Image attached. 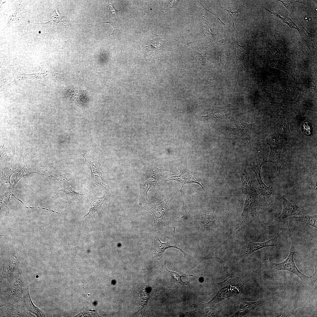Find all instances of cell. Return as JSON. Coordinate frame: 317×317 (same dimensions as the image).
I'll return each mask as SVG.
<instances>
[{"mask_svg": "<svg viewBox=\"0 0 317 317\" xmlns=\"http://www.w3.org/2000/svg\"><path fill=\"white\" fill-rule=\"evenodd\" d=\"M219 289L215 297L208 302L201 304L203 308L214 306L217 302L230 297L240 295L242 292L244 284L240 278L231 276L218 284Z\"/></svg>", "mask_w": 317, "mask_h": 317, "instance_id": "6da1fadb", "label": "cell"}, {"mask_svg": "<svg viewBox=\"0 0 317 317\" xmlns=\"http://www.w3.org/2000/svg\"><path fill=\"white\" fill-rule=\"evenodd\" d=\"M291 245L289 254L286 259L280 263L271 262L272 269L274 271L285 270L291 272L296 275L301 279L304 287L307 289L312 287L317 279V271L313 275L308 276L301 272L295 265L294 260V255L296 253L294 250L291 235Z\"/></svg>", "mask_w": 317, "mask_h": 317, "instance_id": "7a4b0ae2", "label": "cell"}, {"mask_svg": "<svg viewBox=\"0 0 317 317\" xmlns=\"http://www.w3.org/2000/svg\"><path fill=\"white\" fill-rule=\"evenodd\" d=\"M278 235L262 243H255L250 241H238L241 249V255L243 257L249 256L254 252L266 247L274 246L277 247Z\"/></svg>", "mask_w": 317, "mask_h": 317, "instance_id": "3957f363", "label": "cell"}, {"mask_svg": "<svg viewBox=\"0 0 317 317\" xmlns=\"http://www.w3.org/2000/svg\"><path fill=\"white\" fill-rule=\"evenodd\" d=\"M267 162L263 158H259L257 159L253 162L252 165L253 171H254L257 181L262 194L272 202L271 195L272 193L271 188L267 186L262 182L261 176V169L263 164Z\"/></svg>", "mask_w": 317, "mask_h": 317, "instance_id": "277c9868", "label": "cell"}, {"mask_svg": "<svg viewBox=\"0 0 317 317\" xmlns=\"http://www.w3.org/2000/svg\"><path fill=\"white\" fill-rule=\"evenodd\" d=\"M283 204L282 213L277 220L282 221L287 217L295 215H304V212L294 203L287 200L283 196L280 197Z\"/></svg>", "mask_w": 317, "mask_h": 317, "instance_id": "5b68a950", "label": "cell"}, {"mask_svg": "<svg viewBox=\"0 0 317 317\" xmlns=\"http://www.w3.org/2000/svg\"><path fill=\"white\" fill-rule=\"evenodd\" d=\"M83 156L85 158L89 168L90 170L92 179L95 183L99 184L100 183L99 178L102 176L100 170V164L99 162V157L85 154Z\"/></svg>", "mask_w": 317, "mask_h": 317, "instance_id": "8992f818", "label": "cell"}, {"mask_svg": "<svg viewBox=\"0 0 317 317\" xmlns=\"http://www.w3.org/2000/svg\"><path fill=\"white\" fill-rule=\"evenodd\" d=\"M264 303V301L262 300L252 302H247L242 300L240 302L239 309L232 316H242L254 310Z\"/></svg>", "mask_w": 317, "mask_h": 317, "instance_id": "52a82bcc", "label": "cell"}, {"mask_svg": "<svg viewBox=\"0 0 317 317\" xmlns=\"http://www.w3.org/2000/svg\"><path fill=\"white\" fill-rule=\"evenodd\" d=\"M171 180H175L181 183L182 186L179 191L181 193L182 200H183L182 194V188L183 185L186 184L192 183H198L200 185L204 191L203 186L198 181L195 179L192 176L189 174L183 173L178 176H172L169 177L166 181H167Z\"/></svg>", "mask_w": 317, "mask_h": 317, "instance_id": "ba28073f", "label": "cell"}, {"mask_svg": "<svg viewBox=\"0 0 317 317\" xmlns=\"http://www.w3.org/2000/svg\"><path fill=\"white\" fill-rule=\"evenodd\" d=\"M24 301L28 310L37 316H45L44 314L33 303L30 298L28 288L24 289L23 291Z\"/></svg>", "mask_w": 317, "mask_h": 317, "instance_id": "9c48e42d", "label": "cell"}, {"mask_svg": "<svg viewBox=\"0 0 317 317\" xmlns=\"http://www.w3.org/2000/svg\"><path fill=\"white\" fill-rule=\"evenodd\" d=\"M20 274L16 278L14 284L10 289L8 293L9 296L11 298L20 297L23 292L22 283L21 279Z\"/></svg>", "mask_w": 317, "mask_h": 317, "instance_id": "30bf717a", "label": "cell"}, {"mask_svg": "<svg viewBox=\"0 0 317 317\" xmlns=\"http://www.w3.org/2000/svg\"><path fill=\"white\" fill-rule=\"evenodd\" d=\"M18 250H17L16 252L14 251L11 260L4 269L3 275L8 279H10L13 275L14 271L18 260Z\"/></svg>", "mask_w": 317, "mask_h": 317, "instance_id": "8fae6325", "label": "cell"}, {"mask_svg": "<svg viewBox=\"0 0 317 317\" xmlns=\"http://www.w3.org/2000/svg\"><path fill=\"white\" fill-rule=\"evenodd\" d=\"M33 173H37L40 175L43 174L37 168L34 166L29 167L23 166L18 172L16 173V177L14 179V182L13 185L15 187L18 182L23 177Z\"/></svg>", "mask_w": 317, "mask_h": 317, "instance_id": "7c38bea8", "label": "cell"}, {"mask_svg": "<svg viewBox=\"0 0 317 317\" xmlns=\"http://www.w3.org/2000/svg\"><path fill=\"white\" fill-rule=\"evenodd\" d=\"M252 124L243 122H232L228 125V129L242 133H247L251 129Z\"/></svg>", "mask_w": 317, "mask_h": 317, "instance_id": "4fadbf2b", "label": "cell"}, {"mask_svg": "<svg viewBox=\"0 0 317 317\" xmlns=\"http://www.w3.org/2000/svg\"><path fill=\"white\" fill-rule=\"evenodd\" d=\"M302 30L300 29L299 31L301 36V43L306 45L310 49V47H314L313 42L314 39L313 38L314 35L308 33L302 26Z\"/></svg>", "mask_w": 317, "mask_h": 317, "instance_id": "5bb4252c", "label": "cell"}, {"mask_svg": "<svg viewBox=\"0 0 317 317\" xmlns=\"http://www.w3.org/2000/svg\"><path fill=\"white\" fill-rule=\"evenodd\" d=\"M17 170V169H11L7 167L6 166L1 169V175L0 179L1 188L6 183H9V185L11 184L10 182L11 177L12 175Z\"/></svg>", "mask_w": 317, "mask_h": 317, "instance_id": "9a60e30c", "label": "cell"}, {"mask_svg": "<svg viewBox=\"0 0 317 317\" xmlns=\"http://www.w3.org/2000/svg\"><path fill=\"white\" fill-rule=\"evenodd\" d=\"M155 247L156 250L158 253V255L160 256L161 254L166 249L169 247H173L178 249L183 254L184 257L188 256V254L182 249L178 248L175 246H171L168 242L166 243H163L158 239V237H156L154 242Z\"/></svg>", "mask_w": 317, "mask_h": 317, "instance_id": "2e32d148", "label": "cell"}, {"mask_svg": "<svg viewBox=\"0 0 317 317\" xmlns=\"http://www.w3.org/2000/svg\"><path fill=\"white\" fill-rule=\"evenodd\" d=\"M294 218L297 221L302 222L313 227L317 228L316 215L312 216L302 215L297 217H295Z\"/></svg>", "mask_w": 317, "mask_h": 317, "instance_id": "e0dca14e", "label": "cell"}, {"mask_svg": "<svg viewBox=\"0 0 317 317\" xmlns=\"http://www.w3.org/2000/svg\"><path fill=\"white\" fill-rule=\"evenodd\" d=\"M105 197L104 195L101 197H95L93 199L90 203V208L88 213L83 217L93 214L100 208L104 202Z\"/></svg>", "mask_w": 317, "mask_h": 317, "instance_id": "ac0fdd59", "label": "cell"}, {"mask_svg": "<svg viewBox=\"0 0 317 317\" xmlns=\"http://www.w3.org/2000/svg\"><path fill=\"white\" fill-rule=\"evenodd\" d=\"M203 218L204 225L206 227L212 228L217 224V219L213 214L205 213L203 215Z\"/></svg>", "mask_w": 317, "mask_h": 317, "instance_id": "d6986e66", "label": "cell"}, {"mask_svg": "<svg viewBox=\"0 0 317 317\" xmlns=\"http://www.w3.org/2000/svg\"><path fill=\"white\" fill-rule=\"evenodd\" d=\"M266 9L278 17L284 23L288 25L291 28L296 29L298 31L300 30V29L294 23L291 18L288 17H282L276 12L274 11H271L267 9Z\"/></svg>", "mask_w": 317, "mask_h": 317, "instance_id": "ffe728a7", "label": "cell"}, {"mask_svg": "<svg viewBox=\"0 0 317 317\" xmlns=\"http://www.w3.org/2000/svg\"><path fill=\"white\" fill-rule=\"evenodd\" d=\"M166 269L167 271L169 273L170 276H171V278H172V280L173 281H176L178 283L181 285H187L188 284L187 282H184L181 279V277L182 276H193L194 277L198 278V277L194 276L192 275L186 276H181L179 274L177 273V272H174L170 271L169 270H168L166 268Z\"/></svg>", "mask_w": 317, "mask_h": 317, "instance_id": "44dd1931", "label": "cell"}, {"mask_svg": "<svg viewBox=\"0 0 317 317\" xmlns=\"http://www.w3.org/2000/svg\"><path fill=\"white\" fill-rule=\"evenodd\" d=\"M86 90L80 91L78 90V94H77V97H76L74 99V101L77 103L82 105L84 106H85L87 104V100L86 97Z\"/></svg>", "mask_w": 317, "mask_h": 317, "instance_id": "7402d4cb", "label": "cell"}, {"mask_svg": "<svg viewBox=\"0 0 317 317\" xmlns=\"http://www.w3.org/2000/svg\"><path fill=\"white\" fill-rule=\"evenodd\" d=\"M10 188L9 187L6 192L1 195L0 203L1 209L4 208H7V205L9 202Z\"/></svg>", "mask_w": 317, "mask_h": 317, "instance_id": "603a6c76", "label": "cell"}, {"mask_svg": "<svg viewBox=\"0 0 317 317\" xmlns=\"http://www.w3.org/2000/svg\"><path fill=\"white\" fill-rule=\"evenodd\" d=\"M202 15L203 21L205 24V25L204 23L203 22V26L205 33L208 38H209L211 41H212L215 39V36L210 31V26L209 24L206 20L205 18L202 14Z\"/></svg>", "mask_w": 317, "mask_h": 317, "instance_id": "cb8c5ba5", "label": "cell"}, {"mask_svg": "<svg viewBox=\"0 0 317 317\" xmlns=\"http://www.w3.org/2000/svg\"><path fill=\"white\" fill-rule=\"evenodd\" d=\"M63 17L61 16L59 14L57 9L55 8L51 13L50 16V22L51 23H56L58 22H63Z\"/></svg>", "mask_w": 317, "mask_h": 317, "instance_id": "d4e9b609", "label": "cell"}, {"mask_svg": "<svg viewBox=\"0 0 317 317\" xmlns=\"http://www.w3.org/2000/svg\"><path fill=\"white\" fill-rule=\"evenodd\" d=\"M301 128L302 131L306 135H310L312 132V126L309 122H306L302 123Z\"/></svg>", "mask_w": 317, "mask_h": 317, "instance_id": "484cf974", "label": "cell"}, {"mask_svg": "<svg viewBox=\"0 0 317 317\" xmlns=\"http://www.w3.org/2000/svg\"><path fill=\"white\" fill-rule=\"evenodd\" d=\"M276 1L284 6L292 14H293L294 10V2H293L292 1L286 0H278Z\"/></svg>", "mask_w": 317, "mask_h": 317, "instance_id": "4316f807", "label": "cell"}, {"mask_svg": "<svg viewBox=\"0 0 317 317\" xmlns=\"http://www.w3.org/2000/svg\"><path fill=\"white\" fill-rule=\"evenodd\" d=\"M51 176L58 181L65 182L71 179L70 177L60 173L55 172Z\"/></svg>", "mask_w": 317, "mask_h": 317, "instance_id": "83f0119b", "label": "cell"}, {"mask_svg": "<svg viewBox=\"0 0 317 317\" xmlns=\"http://www.w3.org/2000/svg\"><path fill=\"white\" fill-rule=\"evenodd\" d=\"M60 190L68 195L75 197L83 195L76 192L71 187L69 186L65 187Z\"/></svg>", "mask_w": 317, "mask_h": 317, "instance_id": "f1b7e54d", "label": "cell"}, {"mask_svg": "<svg viewBox=\"0 0 317 317\" xmlns=\"http://www.w3.org/2000/svg\"><path fill=\"white\" fill-rule=\"evenodd\" d=\"M286 162V160L283 158L278 160L276 161H272L271 162L276 165L277 167L276 174L277 177L279 178L280 176V169L283 164Z\"/></svg>", "mask_w": 317, "mask_h": 317, "instance_id": "f546056e", "label": "cell"}, {"mask_svg": "<svg viewBox=\"0 0 317 317\" xmlns=\"http://www.w3.org/2000/svg\"><path fill=\"white\" fill-rule=\"evenodd\" d=\"M178 1H169L166 4L165 7V11H167L171 8L174 7L176 5Z\"/></svg>", "mask_w": 317, "mask_h": 317, "instance_id": "4dcf8cb0", "label": "cell"}, {"mask_svg": "<svg viewBox=\"0 0 317 317\" xmlns=\"http://www.w3.org/2000/svg\"><path fill=\"white\" fill-rule=\"evenodd\" d=\"M225 10H226L228 12V13L232 17L233 27L235 30V31H236V30L235 28L234 24V17L235 15V14L238 12L239 9H238L235 12L232 11H231L228 9H225Z\"/></svg>", "mask_w": 317, "mask_h": 317, "instance_id": "1f68e13d", "label": "cell"}, {"mask_svg": "<svg viewBox=\"0 0 317 317\" xmlns=\"http://www.w3.org/2000/svg\"><path fill=\"white\" fill-rule=\"evenodd\" d=\"M109 6L110 8V9L112 13L113 14L115 15L116 16V10L114 7L113 6L112 4L110 3L109 4Z\"/></svg>", "mask_w": 317, "mask_h": 317, "instance_id": "d6a6232c", "label": "cell"}, {"mask_svg": "<svg viewBox=\"0 0 317 317\" xmlns=\"http://www.w3.org/2000/svg\"><path fill=\"white\" fill-rule=\"evenodd\" d=\"M102 23H109V24H110L111 25H112V26L114 28V31H113V32L112 33V34L111 35H112L113 34V33H114V30L116 29H117L118 28L117 27H116V26L115 25V24L113 23H112V22L109 21H107V22H102Z\"/></svg>", "mask_w": 317, "mask_h": 317, "instance_id": "836d02e7", "label": "cell"}]
</instances>
